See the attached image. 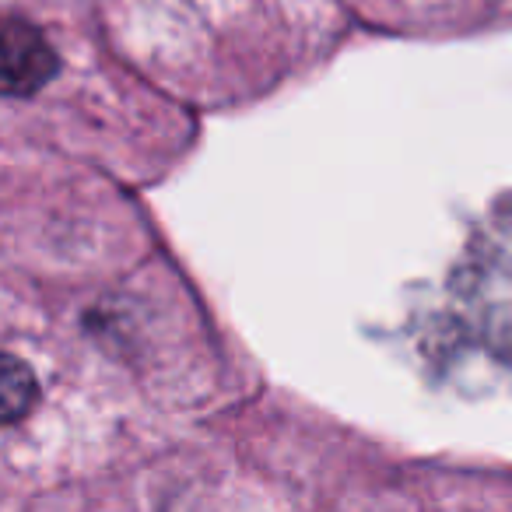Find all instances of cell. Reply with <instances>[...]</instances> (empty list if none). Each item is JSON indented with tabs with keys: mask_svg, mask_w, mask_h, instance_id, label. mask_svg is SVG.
Masks as SVG:
<instances>
[{
	"mask_svg": "<svg viewBox=\"0 0 512 512\" xmlns=\"http://www.w3.org/2000/svg\"><path fill=\"white\" fill-rule=\"evenodd\" d=\"M60 71V57L43 29L22 18H0V95H32Z\"/></svg>",
	"mask_w": 512,
	"mask_h": 512,
	"instance_id": "1",
	"label": "cell"
},
{
	"mask_svg": "<svg viewBox=\"0 0 512 512\" xmlns=\"http://www.w3.org/2000/svg\"><path fill=\"white\" fill-rule=\"evenodd\" d=\"M36 400H39L36 372L22 358L0 351V428L22 421L36 407Z\"/></svg>",
	"mask_w": 512,
	"mask_h": 512,
	"instance_id": "2",
	"label": "cell"
}]
</instances>
